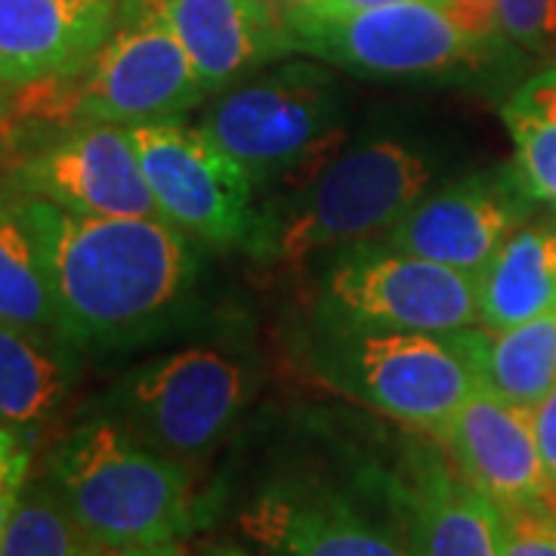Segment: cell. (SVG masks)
Listing matches in <instances>:
<instances>
[{"instance_id": "obj_1", "label": "cell", "mask_w": 556, "mask_h": 556, "mask_svg": "<svg viewBox=\"0 0 556 556\" xmlns=\"http://www.w3.org/2000/svg\"><path fill=\"white\" fill-rule=\"evenodd\" d=\"M22 195V192H20ZM65 346L124 350L159 338L201 278L199 241L159 217H87L25 195Z\"/></svg>"}, {"instance_id": "obj_2", "label": "cell", "mask_w": 556, "mask_h": 556, "mask_svg": "<svg viewBox=\"0 0 556 556\" xmlns=\"http://www.w3.org/2000/svg\"><path fill=\"white\" fill-rule=\"evenodd\" d=\"M43 477L105 554L177 544L195 529L192 467L93 412L47 452Z\"/></svg>"}, {"instance_id": "obj_3", "label": "cell", "mask_w": 556, "mask_h": 556, "mask_svg": "<svg viewBox=\"0 0 556 556\" xmlns=\"http://www.w3.org/2000/svg\"><path fill=\"white\" fill-rule=\"evenodd\" d=\"M433 186V161L405 139H368L254 211L244 251L263 266L387 236Z\"/></svg>"}, {"instance_id": "obj_4", "label": "cell", "mask_w": 556, "mask_h": 556, "mask_svg": "<svg viewBox=\"0 0 556 556\" xmlns=\"http://www.w3.org/2000/svg\"><path fill=\"white\" fill-rule=\"evenodd\" d=\"M257 387L254 358L229 343H192L146 358L100 399L134 437L195 467L232 433Z\"/></svg>"}, {"instance_id": "obj_5", "label": "cell", "mask_w": 556, "mask_h": 556, "mask_svg": "<svg viewBox=\"0 0 556 556\" xmlns=\"http://www.w3.org/2000/svg\"><path fill=\"white\" fill-rule=\"evenodd\" d=\"M313 368L340 396L430 433L479 390L455 331H318Z\"/></svg>"}, {"instance_id": "obj_6", "label": "cell", "mask_w": 556, "mask_h": 556, "mask_svg": "<svg viewBox=\"0 0 556 556\" xmlns=\"http://www.w3.org/2000/svg\"><path fill=\"white\" fill-rule=\"evenodd\" d=\"M479 325L473 276L380 239L340 248L321 278L316 331L452 334Z\"/></svg>"}, {"instance_id": "obj_7", "label": "cell", "mask_w": 556, "mask_h": 556, "mask_svg": "<svg viewBox=\"0 0 556 556\" xmlns=\"http://www.w3.org/2000/svg\"><path fill=\"white\" fill-rule=\"evenodd\" d=\"M201 127L263 186L316 161L340 137L343 93L316 62H285L223 90Z\"/></svg>"}, {"instance_id": "obj_8", "label": "cell", "mask_w": 556, "mask_h": 556, "mask_svg": "<svg viewBox=\"0 0 556 556\" xmlns=\"http://www.w3.org/2000/svg\"><path fill=\"white\" fill-rule=\"evenodd\" d=\"M207 100L199 72L159 3L127 13L93 62L72 78L60 100L65 124H149L192 112Z\"/></svg>"}, {"instance_id": "obj_9", "label": "cell", "mask_w": 556, "mask_h": 556, "mask_svg": "<svg viewBox=\"0 0 556 556\" xmlns=\"http://www.w3.org/2000/svg\"><path fill=\"white\" fill-rule=\"evenodd\" d=\"M298 53L371 78L448 75L489 56L439 0H405L353 16H316L303 7L285 10Z\"/></svg>"}, {"instance_id": "obj_10", "label": "cell", "mask_w": 556, "mask_h": 556, "mask_svg": "<svg viewBox=\"0 0 556 556\" xmlns=\"http://www.w3.org/2000/svg\"><path fill=\"white\" fill-rule=\"evenodd\" d=\"M159 217L199 244H241L254 219V179L204 127L179 118L127 127Z\"/></svg>"}, {"instance_id": "obj_11", "label": "cell", "mask_w": 556, "mask_h": 556, "mask_svg": "<svg viewBox=\"0 0 556 556\" xmlns=\"http://www.w3.org/2000/svg\"><path fill=\"white\" fill-rule=\"evenodd\" d=\"M10 186L87 217H159L130 130L118 124H68L16 164Z\"/></svg>"}, {"instance_id": "obj_12", "label": "cell", "mask_w": 556, "mask_h": 556, "mask_svg": "<svg viewBox=\"0 0 556 556\" xmlns=\"http://www.w3.org/2000/svg\"><path fill=\"white\" fill-rule=\"evenodd\" d=\"M260 556H412L408 535L318 479H278L241 510Z\"/></svg>"}, {"instance_id": "obj_13", "label": "cell", "mask_w": 556, "mask_h": 556, "mask_svg": "<svg viewBox=\"0 0 556 556\" xmlns=\"http://www.w3.org/2000/svg\"><path fill=\"white\" fill-rule=\"evenodd\" d=\"M526 186L497 174L448 182L420 199L387 229L383 241L405 254L477 276L526 217Z\"/></svg>"}, {"instance_id": "obj_14", "label": "cell", "mask_w": 556, "mask_h": 556, "mask_svg": "<svg viewBox=\"0 0 556 556\" xmlns=\"http://www.w3.org/2000/svg\"><path fill=\"white\" fill-rule=\"evenodd\" d=\"M433 437L445 445L457 473L497 507L556 504L529 408L477 390Z\"/></svg>"}, {"instance_id": "obj_15", "label": "cell", "mask_w": 556, "mask_h": 556, "mask_svg": "<svg viewBox=\"0 0 556 556\" xmlns=\"http://www.w3.org/2000/svg\"><path fill=\"white\" fill-rule=\"evenodd\" d=\"M127 10L115 0H0V84L43 87L80 75Z\"/></svg>"}, {"instance_id": "obj_16", "label": "cell", "mask_w": 556, "mask_h": 556, "mask_svg": "<svg viewBox=\"0 0 556 556\" xmlns=\"http://www.w3.org/2000/svg\"><path fill=\"white\" fill-rule=\"evenodd\" d=\"M199 72L207 97L298 53L285 7L269 0H155Z\"/></svg>"}, {"instance_id": "obj_17", "label": "cell", "mask_w": 556, "mask_h": 556, "mask_svg": "<svg viewBox=\"0 0 556 556\" xmlns=\"http://www.w3.org/2000/svg\"><path fill=\"white\" fill-rule=\"evenodd\" d=\"M412 556H501V507L437 455L415 464L405 495Z\"/></svg>"}, {"instance_id": "obj_18", "label": "cell", "mask_w": 556, "mask_h": 556, "mask_svg": "<svg viewBox=\"0 0 556 556\" xmlns=\"http://www.w3.org/2000/svg\"><path fill=\"white\" fill-rule=\"evenodd\" d=\"M479 325L507 331L556 309V226H519L477 276Z\"/></svg>"}, {"instance_id": "obj_19", "label": "cell", "mask_w": 556, "mask_h": 556, "mask_svg": "<svg viewBox=\"0 0 556 556\" xmlns=\"http://www.w3.org/2000/svg\"><path fill=\"white\" fill-rule=\"evenodd\" d=\"M455 338L477 368L479 390L532 412L556 387V309L507 331L460 328Z\"/></svg>"}, {"instance_id": "obj_20", "label": "cell", "mask_w": 556, "mask_h": 556, "mask_svg": "<svg viewBox=\"0 0 556 556\" xmlns=\"http://www.w3.org/2000/svg\"><path fill=\"white\" fill-rule=\"evenodd\" d=\"M72 346L0 321V424L28 439L50 424L75 383Z\"/></svg>"}, {"instance_id": "obj_21", "label": "cell", "mask_w": 556, "mask_h": 556, "mask_svg": "<svg viewBox=\"0 0 556 556\" xmlns=\"http://www.w3.org/2000/svg\"><path fill=\"white\" fill-rule=\"evenodd\" d=\"M0 321L60 340L47 260L20 192L0 195Z\"/></svg>"}, {"instance_id": "obj_22", "label": "cell", "mask_w": 556, "mask_h": 556, "mask_svg": "<svg viewBox=\"0 0 556 556\" xmlns=\"http://www.w3.org/2000/svg\"><path fill=\"white\" fill-rule=\"evenodd\" d=\"M517 149V177L529 199L556 207V68L526 80L504 105Z\"/></svg>"}, {"instance_id": "obj_23", "label": "cell", "mask_w": 556, "mask_h": 556, "mask_svg": "<svg viewBox=\"0 0 556 556\" xmlns=\"http://www.w3.org/2000/svg\"><path fill=\"white\" fill-rule=\"evenodd\" d=\"M0 556H105L80 529L47 477L28 479L16 514L0 538Z\"/></svg>"}, {"instance_id": "obj_24", "label": "cell", "mask_w": 556, "mask_h": 556, "mask_svg": "<svg viewBox=\"0 0 556 556\" xmlns=\"http://www.w3.org/2000/svg\"><path fill=\"white\" fill-rule=\"evenodd\" d=\"M501 556H556V504L501 507Z\"/></svg>"}, {"instance_id": "obj_25", "label": "cell", "mask_w": 556, "mask_h": 556, "mask_svg": "<svg viewBox=\"0 0 556 556\" xmlns=\"http://www.w3.org/2000/svg\"><path fill=\"white\" fill-rule=\"evenodd\" d=\"M504 38L535 53H556V0H495Z\"/></svg>"}, {"instance_id": "obj_26", "label": "cell", "mask_w": 556, "mask_h": 556, "mask_svg": "<svg viewBox=\"0 0 556 556\" xmlns=\"http://www.w3.org/2000/svg\"><path fill=\"white\" fill-rule=\"evenodd\" d=\"M31 479V442L0 424V538L16 514L22 492Z\"/></svg>"}, {"instance_id": "obj_27", "label": "cell", "mask_w": 556, "mask_h": 556, "mask_svg": "<svg viewBox=\"0 0 556 556\" xmlns=\"http://www.w3.org/2000/svg\"><path fill=\"white\" fill-rule=\"evenodd\" d=\"M532 427H535L538 452L544 460L547 479L556 489V387L532 408Z\"/></svg>"}, {"instance_id": "obj_28", "label": "cell", "mask_w": 556, "mask_h": 556, "mask_svg": "<svg viewBox=\"0 0 556 556\" xmlns=\"http://www.w3.org/2000/svg\"><path fill=\"white\" fill-rule=\"evenodd\" d=\"M390 3H405V0H313L303 10L316 13V16H353L362 10H378V7H390Z\"/></svg>"}, {"instance_id": "obj_29", "label": "cell", "mask_w": 556, "mask_h": 556, "mask_svg": "<svg viewBox=\"0 0 556 556\" xmlns=\"http://www.w3.org/2000/svg\"><path fill=\"white\" fill-rule=\"evenodd\" d=\"M105 556H182L177 544H152V547H130V551H115Z\"/></svg>"}, {"instance_id": "obj_30", "label": "cell", "mask_w": 556, "mask_h": 556, "mask_svg": "<svg viewBox=\"0 0 556 556\" xmlns=\"http://www.w3.org/2000/svg\"><path fill=\"white\" fill-rule=\"evenodd\" d=\"M269 3H276V7H285V10H291V7H306V3H313V0H269Z\"/></svg>"}, {"instance_id": "obj_31", "label": "cell", "mask_w": 556, "mask_h": 556, "mask_svg": "<svg viewBox=\"0 0 556 556\" xmlns=\"http://www.w3.org/2000/svg\"><path fill=\"white\" fill-rule=\"evenodd\" d=\"M207 556H248V554H241L239 547H217V551H211Z\"/></svg>"}, {"instance_id": "obj_32", "label": "cell", "mask_w": 556, "mask_h": 556, "mask_svg": "<svg viewBox=\"0 0 556 556\" xmlns=\"http://www.w3.org/2000/svg\"><path fill=\"white\" fill-rule=\"evenodd\" d=\"M115 3H121V7H124L127 13H134V10H139V7L146 3V0H115Z\"/></svg>"}]
</instances>
